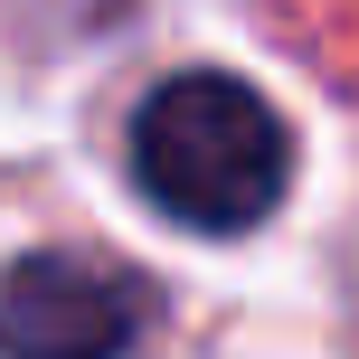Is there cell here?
<instances>
[{
    "instance_id": "1",
    "label": "cell",
    "mask_w": 359,
    "mask_h": 359,
    "mask_svg": "<svg viewBox=\"0 0 359 359\" xmlns=\"http://www.w3.org/2000/svg\"><path fill=\"white\" fill-rule=\"evenodd\" d=\"M133 180L161 217L198 236H246L284 208L293 133L246 76L180 67L133 104Z\"/></svg>"
},
{
    "instance_id": "2",
    "label": "cell",
    "mask_w": 359,
    "mask_h": 359,
    "mask_svg": "<svg viewBox=\"0 0 359 359\" xmlns=\"http://www.w3.org/2000/svg\"><path fill=\"white\" fill-rule=\"evenodd\" d=\"M161 322V284L123 255L38 246L0 274V359H133Z\"/></svg>"
}]
</instances>
